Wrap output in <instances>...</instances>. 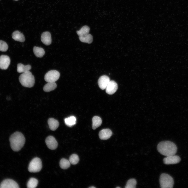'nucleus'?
<instances>
[{
    "instance_id": "obj_1",
    "label": "nucleus",
    "mask_w": 188,
    "mask_h": 188,
    "mask_svg": "<svg viewBox=\"0 0 188 188\" xmlns=\"http://www.w3.org/2000/svg\"><path fill=\"white\" fill-rule=\"evenodd\" d=\"M157 148L161 154L166 156L175 155L177 150L175 144L169 141L161 142L158 144Z\"/></svg>"
},
{
    "instance_id": "obj_17",
    "label": "nucleus",
    "mask_w": 188,
    "mask_h": 188,
    "mask_svg": "<svg viewBox=\"0 0 188 188\" xmlns=\"http://www.w3.org/2000/svg\"><path fill=\"white\" fill-rule=\"evenodd\" d=\"M31 68V66L29 64L24 65L22 63H19L17 65V71L19 73H24L29 71Z\"/></svg>"
},
{
    "instance_id": "obj_7",
    "label": "nucleus",
    "mask_w": 188,
    "mask_h": 188,
    "mask_svg": "<svg viewBox=\"0 0 188 188\" xmlns=\"http://www.w3.org/2000/svg\"><path fill=\"white\" fill-rule=\"evenodd\" d=\"M18 184L14 180L10 179L3 180L0 184V188H19Z\"/></svg>"
},
{
    "instance_id": "obj_14",
    "label": "nucleus",
    "mask_w": 188,
    "mask_h": 188,
    "mask_svg": "<svg viewBox=\"0 0 188 188\" xmlns=\"http://www.w3.org/2000/svg\"><path fill=\"white\" fill-rule=\"evenodd\" d=\"M112 133L109 129H105L101 130L99 134L100 138L102 140H106L109 138L112 135Z\"/></svg>"
},
{
    "instance_id": "obj_3",
    "label": "nucleus",
    "mask_w": 188,
    "mask_h": 188,
    "mask_svg": "<svg viewBox=\"0 0 188 188\" xmlns=\"http://www.w3.org/2000/svg\"><path fill=\"white\" fill-rule=\"evenodd\" d=\"M19 80L22 85L26 87H32L35 83L34 76L29 71L21 74L19 77Z\"/></svg>"
},
{
    "instance_id": "obj_13",
    "label": "nucleus",
    "mask_w": 188,
    "mask_h": 188,
    "mask_svg": "<svg viewBox=\"0 0 188 188\" xmlns=\"http://www.w3.org/2000/svg\"><path fill=\"white\" fill-rule=\"evenodd\" d=\"M41 41L44 44L48 45L51 43V38L50 33L48 31L43 32L41 37Z\"/></svg>"
},
{
    "instance_id": "obj_20",
    "label": "nucleus",
    "mask_w": 188,
    "mask_h": 188,
    "mask_svg": "<svg viewBox=\"0 0 188 188\" xmlns=\"http://www.w3.org/2000/svg\"><path fill=\"white\" fill-rule=\"evenodd\" d=\"M92 128L95 130L101 126L102 123V120L99 116H95L92 119Z\"/></svg>"
},
{
    "instance_id": "obj_24",
    "label": "nucleus",
    "mask_w": 188,
    "mask_h": 188,
    "mask_svg": "<svg viewBox=\"0 0 188 188\" xmlns=\"http://www.w3.org/2000/svg\"><path fill=\"white\" fill-rule=\"evenodd\" d=\"M90 30L89 27L85 25L82 27L80 30L77 31V33L79 36H80L89 33Z\"/></svg>"
},
{
    "instance_id": "obj_12",
    "label": "nucleus",
    "mask_w": 188,
    "mask_h": 188,
    "mask_svg": "<svg viewBox=\"0 0 188 188\" xmlns=\"http://www.w3.org/2000/svg\"><path fill=\"white\" fill-rule=\"evenodd\" d=\"M110 81L109 78L106 75L101 76L98 80V84L100 88L102 90L105 89Z\"/></svg>"
},
{
    "instance_id": "obj_8",
    "label": "nucleus",
    "mask_w": 188,
    "mask_h": 188,
    "mask_svg": "<svg viewBox=\"0 0 188 188\" xmlns=\"http://www.w3.org/2000/svg\"><path fill=\"white\" fill-rule=\"evenodd\" d=\"M180 161V157L175 155L166 156L163 160L164 163L166 164H177Z\"/></svg>"
},
{
    "instance_id": "obj_16",
    "label": "nucleus",
    "mask_w": 188,
    "mask_h": 188,
    "mask_svg": "<svg viewBox=\"0 0 188 188\" xmlns=\"http://www.w3.org/2000/svg\"><path fill=\"white\" fill-rule=\"evenodd\" d=\"M48 122L50 128L53 131L56 130L59 125L58 121L53 118H51L49 119Z\"/></svg>"
},
{
    "instance_id": "obj_18",
    "label": "nucleus",
    "mask_w": 188,
    "mask_h": 188,
    "mask_svg": "<svg viewBox=\"0 0 188 188\" xmlns=\"http://www.w3.org/2000/svg\"><path fill=\"white\" fill-rule=\"evenodd\" d=\"M79 39L82 42L87 43L89 44L91 43L93 40V37L90 34L79 36Z\"/></svg>"
},
{
    "instance_id": "obj_2",
    "label": "nucleus",
    "mask_w": 188,
    "mask_h": 188,
    "mask_svg": "<svg viewBox=\"0 0 188 188\" xmlns=\"http://www.w3.org/2000/svg\"><path fill=\"white\" fill-rule=\"evenodd\" d=\"M9 140L11 148L15 151H19L23 147L25 142L24 135L19 132H16L11 134Z\"/></svg>"
},
{
    "instance_id": "obj_5",
    "label": "nucleus",
    "mask_w": 188,
    "mask_h": 188,
    "mask_svg": "<svg viewBox=\"0 0 188 188\" xmlns=\"http://www.w3.org/2000/svg\"><path fill=\"white\" fill-rule=\"evenodd\" d=\"M42 168L41 160L40 158L36 157L33 158L30 162L28 170L31 172H37L40 171Z\"/></svg>"
},
{
    "instance_id": "obj_4",
    "label": "nucleus",
    "mask_w": 188,
    "mask_h": 188,
    "mask_svg": "<svg viewBox=\"0 0 188 188\" xmlns=\"http://www.w3.org/2000/svg\"><path fill=\"white\" fill-rule=\"evenodd\" d=\"M160 183L161 188H172L174 185L173 178L168 174L163 173L160 177Z\"/></svg>"
},
{
    "instance_id": "obj_26",
    "label": "nucleus",
    "mask_w": 188,
    "mask_h": 188,
    "mask_svg": "<svg viewBox=\"0 0 188 188\" xmlns=\"http://www.w3.org/2000/svg\"><path fill=\"white\" fill-rule=\"evenodd\" d=\"M137 184L136 180L134 178L129 179L127 181L125 188H135Z\"/></svg>"
},
{
    "instance_id": "obj_23",
    "label": "nucleus",
    "mask_w": 188,
    "mask_h": 188,
    "mask_svg": "<svg viewBox=\"0 0 188 188\" xmlns=\"http://www.w3.org/2000/svg\"><path fill=\"white\" fill-rule=\"evenodd\" d=\"M70 164L69 160L64 158H62L60 162V167L63 169L68 168L70 167Z\"/></svg>"
},
{
    "instance_id": "obj_19",
    "label": "nucleus",
    "mask_w": 188,
    "mask_h": 188,
    "mask_svg": "<svg viewBox=\"0 0 188 188\" xmlns=\"http://www.w3.org/2000/svg\"><path fill=\"white\" fill-rule=\"evenodd\" d=\"M57 87V85L55 82H48L44 86L43 90L46 92L53 90Z\"/></svg>"
},
{
    "instance_id": "obj_21",
    "label": "nucleus",
    "mask_w": 188,
    "mask_h": 188,
    "mask_svg": "<svg viewBox=\"0 0 188 188\" xmlns=\"http://www.w3.org/2000/svg\"><path fill=\"white\" fill-rule=\"evenodd\" d=\"M33 51L35 55L38 57H42L45 53L44 50L43 48L36 46L33 47Z\"/></svg>"
},
{
    "instance_id": "obj_30",
    "label": "nucleus",
    "mask_w": 188,
    "mask_h": 188,
    "mask_svg": "<svg viewBox=\"0 0 188 188\" xmlns=\"http://www.w3.org/2000/svg\"><path fill=\"white\" fill-rule=\"evenodd\" d=\"M116 188H120V187H116Z\"/></svg>"
},
{
    "instance_id": "obj_15",
    "label": "nucleus",
    "mask_w": 188,
    "mask_h": 188,
    "mask_svg": "<svg viewBox=\"0 0 188 188\" xmlns=\"http://www.w3.org/2000/svg\"><path fill=\"white\" fill-rule=\"evenodd\" d=\"M12 38L15 40L23 42L25 40V37L22 33L19 31H16L12 34Z\"/></svg>"
},
{
    "instance_id": "obj_29",
    "label": "nucleus",
    "mask_w": 188,
    "mask_h": 188,
    "mask_svg": "<svg viewBox=\"0 0 188 188\" xmlns=\"http://www.w3.org/2000/svg\"><path fill=\"white\" fill-rule=\"evenodd\" d=\"M89 188H96V187H94V186H91V187H89Z\"/></svg>"
},
{
    "instance_id": "obj_10",
    "label": "nucleus",
    "mask_w": 188,
    "mask_h": 188,
    "mask_svg": "<svg viewBox=\"0 0 188 188\" xmlns=\"http://www.w3.org/2000/svg\"><path fill=\"white\" fill-rule=\"evenodd\" d=\"M10 60L8 56L2 55L0 56V68L5 70L8 68L10 64Z\"/></svg>"
},
{
    "instance_id": "obj_11",
    "label": "nucleus",
    "mask_w": 188,
    "mask_h": 188,
    "mask_svg": "<svg viewBox=\"0 0 188 188\" xmlns=\"http://www.w3.org/2000/svg\"><path fill=\"white\" fill-rule=\"evenodd\" d=\"M117 83L113 80H110L106 87V92L109 95H112L115 93L118 89Z\"/></svg>"
},
{
    "instance_id": "obj_28",
    "label": "nucleus",
    "mask_w": 188,
    "mask_h": 188,
    "mask_svg": "<svg viewBox=\"0 0 188 188\" xmlns=\"http://www.w3.org/2000/svg\"><path fill=\"white\" fill-rule=\"evenodd\" d=\"M8 48V46L7 43L3 40H0V51H6Z\"/></svg>"
},
{
    "instance_id": "obj_25",
    "label": "nucleus",
    "mask_w": 188,
    "mask_h": 188,
    "mask_svg": "<svg viewBox=\"0 0 188 188\" xmlns=\"http://www.w3.org/2000/svg\"><path fill=\"white\" fill-rule=\"evenodd\" d=\"M38 181L37 179L34 178L30 179L27 184V187L28 188H34L37 186Z\"/></svg>"
},
{
    "instance_id": "obj_31",
    "label": "nucleus",
    "mask_w": 188,
    "mask_h": 188,
    "mask_svg": "<svg viewBox=\"0 0 188 188\" xmlns=\"http://www.w3.org/2000/svg\"><path fill=\"white\" fill-rule=\"evenodd\" d=\"M14 0L17 1H18V0Z\"/></svg>"
},
{
    "instance_id": "obj_22",
    "label": "nucleus",
    "mask_w": 188,
    "mask_h": 188,
    "mask_svg": "<svg viewBox=\"0 0 188 188\" xmlns=\"http://www.w3.org/2000/svg\"><path fill=\"white\" fill-rule=\"evenodd\" d=\"M76 121V118L73 116H71L64 119L65 124L69 127H71L75 125Z\"/></svg>"
},
{
    "instance_id": "obj_6",
    "label": "nucleus",
    "mask_w": 188,
    "mask_h": 188,
    "mask_svg": "<svg viewBox=\"0 0 188 188\" xmlns=\"http://www.w3.org/2000/svg\"><path fill=\"white\" fill-rule=\"evenodd\" d=\"M60 77V73L56 70H51L48 72L45 75V80L48 82H55Z\"/></svg>"
},
{
    "instance_id": "obj_9",
    "label": "nucleus",
    "mask_w": 188,
    "mask_h": 188,
    "mask_svg": "<svg viewBox=\"0 0 188 188\" xmlns=\"http://www.w3.org/2000/svg\"><path fill=\"white\" fill-rule=\"evenodd\" d=\"M45 142L48 148L50 149L54 150L58 146V143L55 138L52 136H49L46 138Z\"/></svg>"
},
{
    "instance_id": "obj_27",
    "label": "nucleus",
    "mask_w": 188,
    "mask_h": 188,
    "mask_svg": "<svg viewBox=\"0 0 188 188\" xmlns=\"http://www.w3.org/2000/svg\"><path fill=\"white\" fill-rule=\"evenodd\" d=\"M69 160L70 164L74 165L78 162L79 161V158L77 155L73 154L70 156Z\"/></svg>"
}]
</instances>
